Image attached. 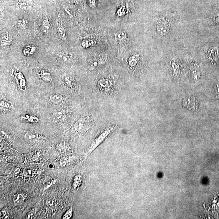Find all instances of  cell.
<instances>
[{"label":"cell","mask_w":219,"mask_h":219,"mask_svg":"<svg viewBox=\"0 0 219 219\" xmlns=\"http://www.w3.org/2000/svg\"><path fill=\"white\" fill-rule=\"evenodd\" d=\"M37 76L41 80L44 82L49 83L52 81V76L51 73L44 69L40 70L37 73Z\"/></svg>","instance_id":"6"},{"label":"cell","mask_w":219,"mask_h":219,"mask_svg":"<svg viewBox=\"0 0 219 219\" xmlns=\"http://www.w3.org/2000/svg\"><path fill=\"white\" fill-rule=\"evenodd\" d=\"M13 41L12 35L8 32H5L1 35V46L3 47L9 46Z\"/></svg>","instance_id":"5"},{"label":"cell","mask_w":219,"mask_h":219,"mask_svg":"<svg viewBox=\"0 0 219 219\" xmlns=\"http://www.w3.org/2000/svg\"><path fill=\"white\" fill-rule=\"evenodd\" d=\"M36 51V48L33 45H29L25 46L23 49L22 52L23 55L26 57L32 56Z\"/></svg>","instance_id":"10"},{"label":"cell","mask_w":219,"mask_h":219,"mask_svg":"<svg viewBox=\"0 0 219 219\" xmlns=\"http://www.w3.org/2000/svg\"><path fill=\"white\" fill-rule=\"evenodd\" d=\"M63 99V96L58 94H54L51 95L50 97V101L54 104L61 103Z\"/></svg>","instance_id":"15"},{"label":"cell","mask_w":219,"mask_h":219,"mask_svg":"<svg viewBox=\"0 0 219 219\" xmlns=\"http://www.w3.org/2000/svg\"><path fill=\"white\" fill-rule=\"evenodd\" d=\"M38 136L37 133L33 131H30L26 134L25 138L29 141H34L38 138Z\"/></svg>","instance_id":"17"},{"label":"cell","mask_w":219,"mask_h":219,"mask_svg":"<svg viewBox=\"0 0 219 219\" xmlns=\"http://www.w3.org/2000/svg\"><path fill=\"white\" fill-rule=\"evenodd\" d=\"M58 31L61 38L62 39H64V38H65V36H66V33H65V30H64L63 26H59L58 28Z\"/></svg>","instance_id":"24"},{"label":"cell","mask_w":219,"mask_h":219,"mask_svg":"<svg viewBox=\"0 0 219 219\" xmlns=\"http://www.w3.org/2000/svg\"><path fill=\"white\" fill-rule=\"evenodd\" d=\"M21 119L31 123H36L39 121L38 117L34 115H25L21 117Z\"/></svg>","instance_id":"14"},{"label":"cell","mask_w":219,"mask_h":219,"mask_svg":"<svg viewBox=\"0 0 219 219\" xmlns=\"http://www.w3.org/2000/svg\"><path fill=\"white\" fill-rule=\"evenodd\" d=\"M25 199L24 194L21 193H17L14 195L13 201L15 205L18 206L22 205Z\"/></svg>","instance_id":"9"},{"label":"cell","mask_w":219,"mask_h":219,"mask_svg":"<svg viewBox=\"0 0 219 219\" xmlns=\"http://www.w3.org/2000/svg\"><path fill=\"white\" fill-rule=\"evenodd\" d=\"M73 213V209L72 208H70L68 211H66L65 214L63 215L62 219H69L71 218L72 217Z\"/></svg>","instance_id":"20"},{"label":"cell","mask_w":219,"mask_h":219,"mask_svg":"<svg viewBox=\"0 0 219 219\" xmlns=\"http://www.w3.org/2000/svg\"><path fill=\"white\" fill-rule=\"evenodd\" d=\"M56 149L59 152H63L65 149V145L63 143H60L56 146Z\"/></svg>","instance_id":"22"},{"label":"cell","mask_w":219,"mask_h":219,"mask_svg":"<svg viewBox=\"0 0 219 219\" xmlns=\"http://www.w3.org/2000/svg\"><path fill=\"white\" fill-rule=\"evenodd\" d=\"M65 116V112L63 110L57 109L55 110L52 115V120L54 122H59L64 119Z\"/></svg>","instance_id":"8"},{"label":"cell","mask_w":219,"mask_h":219,"mask_svg":"<svg viewBox=\"0 0 219 219\" xmlns=\"http://www.w3.org/2000/svg\"><path fill=\"white\" fill-rule=\"evenodd\" d=\"M75 130L80 134H83L87 131L88 126L86 121L83 118H80L76 122L74 125Z\"/></svg>","instance_id":"3"},{"label":"cell","mask_w":219,"mask_h":219,"mask_svg":"<svg viewBox=\"0 0 219 219\" xmlns=\"http://www.w3.org/2000/svg\"><path fill=\"white\" fill-rule=\"evenodd\" d=\"M124 33L123 32H118L115 35V38L116 40H118V41H120L122 40H123L125 38V35Z\"/></svg>","instance_id":"21"},{"label":"cell","mask_w":219,"mask_h":219,"mask_svg":"<svg viewBox=\"0 0 219 219\" xmlns=\"http://www.w3.org/2000/svg\"><path fill=\"white\" fill-rule=\"evenodd\" d=\"M96 44V41L94 39H85L81 42V46L84 49H88L94 46Z\"/></svg>","instance_id":"12"},{"label":"cell","mask_w":219,"mask_h":219,"mask_svg":"<svg viewBox=\"0 0 219 219\" xmlns=\"http://www.w3.org/2000/svg\"><path fill=\"white\" fill-rule=\"evenodd\" d=\"M0 106H1V108L2 110L8 111L12 108L13 105L11 102L6 100V98H4L1 100V102H0Z\"/></svg>","instance_id":"13"},{"label":"cell","mask_w":219,"mask_h":219,"mask_svg":"<svg viewBox=\"0 0 219 219\" xmlns=\"http://www.w3.org/2000/svg\"><path fill=\"white\" fill-rule=\"evenodd\" d=\"M114 128H115V126H112L111 127L106 128L105 130H103L100 133V134H99V135L96 138L93 143L92 144L91 147H89L86 151L85 153L84 154V156L81 159V162H83L84 160H86V158L92 152V151H93L103 141H104L108 136L111 134Z\"/></svg>","instance_id":"1"},{"label":"cell","mask_w":219,"mask_h":219,"mask_svg":"<svg viewBox=\"0 0 219 219\" xmlns=\"http://www.w3.org/2000/svg\"><path fill=\"white\" fill-rule=\"evenodd\" d=\"M51 21L49 18H45L43 20L40 29L44 34H48L51 31Z\"/></svg>","instance_id":"7"},{"label":"cell","mask_w":219,"mask_h":219,"mask_svg":"<svg viewBox=\"0 0 219 219\" xmlns=\"http://www.w3.org/2000/svg\"><path fill=\"white\" fill-rule=\"evenodd\" d=\"M64 83L66 84V86L69 87H71L73 84V81L71 77L70 76H66L63 79Z\"/></svg>","instance_id":"19"},{"label":"cell","mask_w":219,"mask_h":219,"mask_svg":"<svg viewBox=\"0 0 219 219\" xmlns=\"http://www.w3.org/2000/svg\"><path fill=\"white\" fill-rule=\"evenodd\" d=\"M98 85L100 91L107 92L110 91L111 89L112 83L108 79L103 78L98 81Z\"/></svg>","instance_id":"4"},{"label":"cell","mask_w":219,"mask_h":219,"mask_svg":"<svg viewBox=\"0 0 219 219\" xmlns=\"http://www.w3.org/2000/svg\"><path fill=\"white\" fill-rule=\"evenodd\" d=\"M36 215V211L32 210L28 213L25 217L26 219H33L35 218Z\"/></svg>","instance_id":"23"},{"label":"cell","mask_w":219,"mask_h":219,"mask_svg":"<svg viewBox=\"0 0 219 219\" xmlns=\"http://www.w3.org/2000/svg\"><path fill=\"white\" fill-rule=\"evenodd\" d=\"M139 60V56L138 55H133L128 60V63L130 67L133 68L137 65Z\"/></svg>","instance_id":"16"},{"label":"cell","mask_w":219,"mask_h":219,"mask_svg":"<svg viewBox=\"0 0 219 219\" xmlns=\"http://www.w3.org/2000/svg\"><path fill=\"white\" fill-rule=\"evenodd\" d=\"M57 57L63 63L68 62L71 59V56L69 53L64 52H59L58 53Z\"/></svg>","instance_id":"11"},{"label":"cell","mask_w":219,"mask_h":219,"mask_svg":"<svg viewBox=\"0 0 219 219\" xmlns=\"http://www.w3.org/2000/svg\"><path fill=\"white\" fill-rule=\"evenodd\" d=\"M88 3L90 7H95L96 6V0H87Z\"/></svg>","instance_id":"25"},{"label":"cell","mask_w":219,"mask_h":219,"mask_svg":"<svg viewBox=\"0 0 219 219\" xmlns=\"http://www.w3.org/2000/svg\"><path fill=\"white\" fill-rule=\"evenodd\" d=\"M13 74L18 87L22 91H24L26 89V82L24 75L21 71L16 70H14Z\"/></svg>","instance_id":"2"},{"label":"cell","mask_w":219,"mask_h":219,"mask_svg":"<svg viewBox=\"0 0 219 219\" xmlns=\"http://www.w3.org/2000/svg\"><path fill=\"white\" fill-rule=\"evenodd\" d=\"M100 62L99 61V60L96 59V58L93 59L89 63V64H88V69L90 70V71H92V70H94L95 69H96L99 66V65H100Z\"/></svg>","instance_id":"18"}]
</instances>
